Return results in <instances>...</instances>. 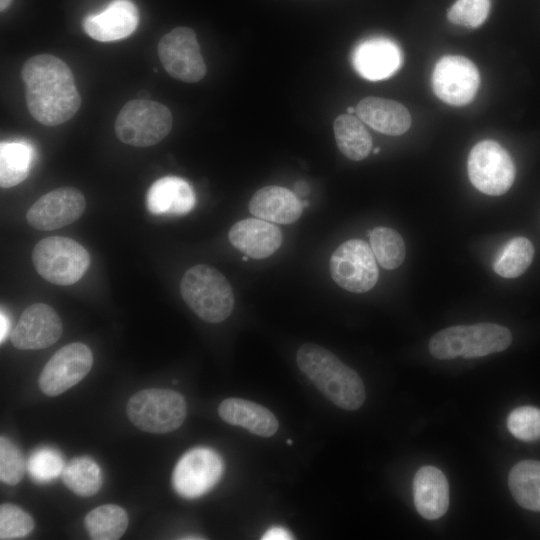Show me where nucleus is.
I'll return each mask as SVG.
<instances>
[{"mask_svg":"<svg viewBox=\"0 0 540 540\" xmlns=\"http://www.w3.org/2000/svg\"><path fill=\"white\" fill-rule=\"evenodd\" d=\"M173 118L169 108L150 99L128 101L115 121V133L124 144L149 147L159 143L170 132Z\"/></svg>","mask_w":540,"mask_h":540,"instance_id":"423d86ee","label":"nucleus"},{"mask_svg":"<svg viewBox=\"0 0 540 540\" xmlns=\"http://www.w3.org/2000/svg\"><path fill=\"white\" fill-rule=\"evenodd\" d=\"M296 362L314 386L339 408L352 411L363 405L366 393L361 377L328 349L305 343L297 351Z\"/></svg>","mask_w":540,"mask_h":540,"instance_id":"f03ea898","label":"nucleus"},{"mask_svg":"<svg viewBox=\"0 0 540 540\" xmlns=\"http://www.w3.org/2000/svg\"><path fill=\"white\" fill-rule=\"evenodd\" d=\"M26 88V104L31 116L46 126L70 120L81 105L71 69L60 58L39 54L29 58L21 69Z\"/></svg>","mask_w":540,"mask_h":540,"instance_id":"f257e3e1","label":"nucleus"},{"mask_svg":"<svg viewBox=\"0 0 540 540\" xmlns=\"http://www.w3.org/2000/svg\"><path fill=\"white\" fill-rule=\"evenodd\" d=\"M34 528L32 517L14 504L0 506V539H18L27 536Z\"/></svg>","mask_w":540,"mask_h":540,"instance_id":"2f4dec72","label":"nucleus"},{"mask_svg":"<svg viewBox=\"0 0 540 540\" xmlns=\"http://www.w3.org/2000/svg\"><path fill=\"white\" fill-rule=\"evenodd\" d=\"M33 148L25 142H1L0 185L10 188L23 182L29 173Z\"/></svg>","mask_w":540,"mask_h":540,"instance_id":"a878e982","label":"nucleus"},{"mask_svg":"<svg viewBox=\"0 0 540 540\" xmlns=\"http://www.w3.org/2000/svg\"><path fill=\"white\" fill-rule=\"evenodd\" d=\"M180 293L189 308L208 323L224 321L234 308L230 283L219 270L206 264L195 265L184 273Z\"/></svg>","mask_w":540,"mask_h":540,"instance_id":"20e7f679","label":"nucleus"},{"mask_svg":"<svg viewBox=\"0 0 540 540\" xmlns=\"http://www.w3.org/2000/svg\"><path fill=\"white\" fill-rule=\"evenodd\" d=\"M507 428L519 440H539L540 409L532 406L515 408L507 418Z\"/></svg>","mask_w":540,"mask_h":540,"instance_id":"7c9ffc66","label":"nucleus"},{"mask_svg":"<svg viewBox=\"0 0 540 540\" xmlns=\"http://www.w3.org/2000/svg\"><path fill=\"white\" fill-rule=\"evenodd\" d=\"M25 473L24 458L18 447L7 437L0 438V479L8 485L18 484Z\"/></svg>","mask_w":540,"mask_h":540,"instance_id":"f704fd0d","label":"nucleus"},{"mask_svg":"<svg viewBox=\"0 0 540 540\" xmlns=\"http://www.w3.org/2000/svg\"><path fill=\"white\" fill-rule=\"evenodd\" d=\"M64 484L75 494L93 496L101 487V471L98 465L88 457L72 459L62 471Z\"/></svg>","mask_w":540,"mask_h":540,"instance_id":"c85d7f7f","label":"nucleus"},{"mask_svg":"<svg viewBox=\"0 0 540 540\" xmlns=\"http://www.w3.org/2000/svg\"><path fill=\"white\" fill-rule=\"evenodd\" d=\"M85 528L94 540H117L127 529L126 511L114 504H105L91 510L84 519Z\"/></svg>","mask_w":540,"mask_h":540,"instance_id":"bb28decb","label":"nucleus"},{"mask_svg":"<svg viewBox=\"0 0 540 540\" xmlns=\"http://www.w3.org/2000/svg\"><path fill=\"white\" fill-rule=\"evenodd\" d=\"M230 243L246 256L263 259L276 252L283 240L281 230L260 218H247L232 225Z\"/></svg>","mask_w":540,"mask_h":540,"instance_id":"a211bd4d","label":"nucleus"},{"mask_svg":"<svg viewBox=\"0 0 540 540\" xmlns=\"http://www.w3.org/2000/svg\"><path fill=\"white\" fill-rule=\"evenodd\" d=\"M358 118L374 130L397 136L411 126V116L401 103L379 97H366L356 108Z\"/></svg>","mask_w":540,"mask_h":540,"instance_id":"4be33fe9","label":"nucleus"},{"mask_svg":"<svg viewBox=\"0 0 540 540\" xmlns=\"http://www.w3.org/2000/svg\"><path fill=\"white\" fill-rule=\"evenodd\" d=\"M417 512L427 520L443 516L449 506V485L444 473L431 465L418 469L413 480Z\"/></svg>","mask_w":540,"mask_h":540,"instance_id":"aec40b11","label":"nucleus"},{"mask_svg":"<svg viewBox=\"0 0 540 540\" xmlns=\"http://www.w3.org/2000/svg\"><path fill=\"white\" fill-rule=\"evenodd\" d=\"M249 211L257 218L277 224L297 221L303 211L302 201L291 190L281 186H266L254 193Z\"/></svg>","mask_w":540,"mask_h":540,"instance_id":"412c9836","label":"nucleus"},{"mask_svg":"<svg viewBox=\"0 0 540 540\" xmlns=\"http://www.w3.org/2000/svg\"><path fill=\"white\" fill-rule=\"evenodd\" d=\"M126 413L140 430L162 434L178 429L187 414L184 397L170 389L149 388L135 393L127 402Z\"/></svg>","mask_w":540,"mask_h":540,"instance_id":"0eeeda50","label":"nucleus"},{"mask_svg":"<svg viewBox=\"0 0 540 540\" xmlns=\"http://www.w3.org/2000/svg\"><path fill=\"white\" fill-rule=\"evenodd\" d=\"M37 273L48 282L68 286L78 282L90 265L88 251L77 241L62 236L40 240L32 252Z\"/></svg>","mask_w":540,"mask_h":540,"instance_id":"39448f33","label":"nucleus"},{"mask_svg":"<svg viewBox=\"0 0 540 540\" xmlns=\"http://www.w3.org/2000/svg\"><path fill=\"white\" fill-rule=\"evenodd\" d=\"M219 416L228 424L241 426L249 432L270 437L279 427L276 416L266 407L241 398H227L218 408Z\"/></svg>","mask_w":540,"mask_h":540,"instance_id":"5701e85b","label":"nucleus"},{"mask_svg":"<svg viewBox=\"0 0 540 540\" xmlns=\"http://www.w3.org/2000/svg\"><path fill=\"white\" fill-rule=\"evenodd\" d=\"M242 260H244V261L248 260V256H246V255L243 256V257H242Z\"/></svg>","mask_w":540,"mask_h":540,"instance_id":"79ce46f5","label":"nucleus"},{"mask_svg":"<svg viewBox=\"0 0 540 540\" xmlns=\"http://www.w3.org/2000/svg\"><path fill=\"white\" fill-rule=\"evenodd\" d=\"M329 266L332 279L353 293L369 291L379 276L374 253L361 239L342 243L331 255Z\"/></svg>","mask_w":540,"mask_h":540,"instance_id":"1a4fd4ad","label":"nucleus"},{"mask_svg":"<svg viewBox=\"0 0 540 540\" xmlns=\"http://www.w3.org/2000/svg\"><path fill=\"white\" fill-rule=\"evenodd\" d=\"M293 535L283 527H272L262 536V540H289Z\"/></svg>","mask_w":540,"mask_h":540,"instance_id":"c9c22d12","label":"nucleus"},{"mask_svg":"<svg viewBox=\"0 0 540 540\" xmlns=\"http://www.w3.org/2000/svg\"><path fill=\"white\" fill-rule=\"evenodd\" d=\"M223 468V460L216 451L206 447L191 449L174 468L173 487L185 498L200 497L219 481Z\"/></svg>","mask_w":540,"mask_h":540,"instance_id":"f8f14e48","label":"nucleus"},{"mask_svg":"<svg viewBox=\"0 0 540 540\" xmlns=\"http://www.w3.org/2000/svg\"><path fill=\"white\" fill-rule=\"evenodd\" d=\"M352 63L361 77L379 81L398 71L402 64V52L400 47L388 38H370L355 47Z\"/></svg>","mask_w":540,"mask_h":540,"instance_id":"dca6fc26","label":"nucleus"},{"mask_svg":"<svg viewBox=\"0 0 540 540\" xmlns=\"http://www.w3.org/2000/svg\"><path fill=\"white\" fill-rule=\"evenodd\" d=\"M12 0H0V9L1 11L5 10L11 3Z\"/></svg>","mask_w":540,"mask_h":540,"instance_id":"58836bf2","label":"nucleus"},{"mask_svg":"<svg viewBox=\"0 0 540 540\" xmlns=\"http://www.w3.org/2000/svg\"><path fill=\"white\" fill-rule=\"evenodd\" d=\"M157 52L164 69L175 79L196 83L206 74L196 34L189 27H176L165 34Z\"/></svg>","mask_w":540,"mask_h":540,"instance_id":"9d476101","label":"nucleus"},{"mask_svg":"<svg viewBox=\"0 0 540 540\" xmlns=\"http://www.w3.org/2000/svg\"><path fill=\"white\" fill-rule=\"evenodd\" d=\"M489 10L490 0H456L447 18L453 24L476 28L487 19Z\"/></svg>","mask_w":540,"mask_h":540,"instance_id":"473e14b6","label":"nucleus"},{"mask_svg":"<svg viewBox=\"0 0 540 540\" xmlns=\"http://www.w3.org/2000/svg\"><path fill=\"white\" fill-rule=\"evenodd\" d=\"M139 23V12L130 0H114L104 10L83 20L86 34L100 42L120 40L130 36Z\"/></svg>","mask_w":540,"mask_h":540,"instance_id":"f3484780","label":"nucleus"},{"mask_svg":"<svg viewBox=\"0 0 540 540\" xmlns=\"http://www.w3.org/2000/svg\"><path fill=\"white\" fill-rule=\"evenodd\" d=\"M27 469L36 481L48 482L62 474L63 459L56 450L41 448L31 455Z\"/></svg>","mask_w":540,"mask_h":540,"instance_id":"72a5a7b5","label":"nucleus"},{"mask_svg":"<svg viewBox=\"0 0 540 540\" xmlns=\"http://www.w3.org/2000/svg\"><path fill=\"white\" fill-rule=\"evenodd\" d=\"M334 135L340 152L347 158L360 161L372 149V138L362 121L352 114H343L334 121Z\"/></svg>","mask_w":540,"mask_h":540,"instance_id":"393cba45","label":"nucleus"},{"mask_svg":"<svg viewBox=\"0 0 540 540\" xmlns=\"http://www.w3.org/2000/svg\"><path fill=\"white\" fill-rule=\"evenodd\" d=\"M512 341L508 328L494 323L457 325L437 332L429 341L430 354L440 360L482 357L505 350Z\"/></svg>","mask_w":540,"mask_h":540,"instance_id":"7ed1b4c3","label":"nucleus"},{"mask_svg":"<svg viewBox=\"0 0 540 540\" xmlns=\"http://www.w3.org/2000/svg\"><path fill=\"white\" fill-rule=\"evenodd\" d=\"M287 444L291 445L292 441L290 439L287 440Z\"/></svg>","mask_w":540,"mask_h":540,"instance_id":"37998d69","label":"nucleus"},{"mask_svg":"<svg viewBox=\"0 0 540 540\" xmlns=\"http://www.w3.org/2000/svg\"><path fill=\"white\" fill-rule=\"evenodd\" d=\"M196 204L192 186L177 176L162 177L149 187L146 205L154 215L182 216L189 213Z\"/></svg>","mask_w":540,"mask_h":540,"instance_id":"6ab92c4d","label":"nucleus"},{"mask_svg":"<svg viewBox=\"0 0 540 540\" xmlns=\"http://www.w3.org/2000/svg\"><path fill=\"white\" fill-rule=\"evenodd\" d=\"M354 111H356V110L353 107H348V109H347L348 114H352V113H354Z\"/></svg>","mask_w":540,"mask_h":540,"instance_id":"ea45409f","label":"nucleus"},{"mask_svg":"<svg viewBox=\"0 0 540 540\" xmlns=\"http://www.w3.org/2000/svg\"><path fill=\"white\" fill-rule=\"evenodd\" d=\"M380 152V148L379 147H376L374 150H373V153L374 154H378Z\"/></svg>","mask_w":540,"mask_h":540,"instance_id":"a19ab883","label":"nucleus"},{"mask_svg":"<svg viewBox=\"0 0 540 540\" xmlns=\"http://www.w3.org/2000/svg\"><path fill=\"white\" fill-rule=\"evenodd\" d=\"M85 197L74 187H61L41 196L28 210V224L41 231L60 229L78 220L85 211Z\"/></svg>","mask_w":540,"mask_h":540,"instance_id":"4468645a","label":"nucleus"},{"mask_svg":"<svg viewBox=\"0 0 540 540\" xmlns=\"http://www.w3.org/2000/svg\"><path fill=\"white\" fill-rule=\"evenodd\" d=\"M62 331L57 312L45 303H34L21 314L11 333V341L21 350H39L56 343Z\"/></svg>","mask_w":540,"mask_h":540,"instance_id":"2eb2a0df","label":"nucleus"},{"mask_svg":"<svg viewBox=\"0 0 540 540\" xmlns=\"http://www.w3.org/2000/svg\"><path fill=\"white\" fill-rule=\"evenodd\" d=\"M508 484L521 507L540 512V461L523 460L515 464L510 470Z\"/></svg>","mask_w":540,"mask_h":540,"instance_id":"b1692460","label":"nucleus"},{"mask_svg":"<svg viewBox=\"0 0 540 540\" xmlns=\"http://www.w3.org/2000/svg\"><path fill=\"white\" fill-rule=\"evenodd\" d=\"M467 169L472 185L491 196L506 193L515 178L512 158L493 140L480 141L471 149Z\"/></svg>","mask_w":540,"mask_h":540,"instance_id":"6e6552de","label":"nucleus"},{"mask_svg":"<svg viewBox=\"0 0 540 540\" xmlns=\"http://www.w3.org/2000/svg\"><path fill=\"white\" fill-rule=\"evenodd\" d=\"M0 323H1V327H0V341L1 343H3L6 335H7V332L9 330V322H8V319L6 317V315L4 314L3 311H1V314H0Z\"/></svg>","mask_w":540,"mask_h":540,"instance_id":"e433bc0d","label":"nucleus"},{"mask_svg":"<svg viewBox=\"0 0 540 540\" xmlns=\"http://www.w3.org/2000/svg\"><path fill=\"white\" fill-rule=\"evenodd\" d=\"M534 256V247L525 237L509 240L497 255L494 271L504 278H516L530 266Z\"/></svg>","mask_w":540,"mask_h":540,"instance_id":"cd10ccee","label":"nucleus"},{"mask_svg":"<svg viewBox=\"0 0 540 540\" xmlns=\"http://www.w3.org/2000/svg\"><path fill=\"white\" fill-rule=\"evenodd\" d=\"M480 75L475 64L466 57L446 55L440 58L432 73L436 96L453 106H463L475 97Z\"/></svg>","mask_w":540,"mask_h":540,"instance_id":"9b49d317","label":"nucleus"},{"mask_svg":"<svg viewBox=\"0 0 540 540\" xmlns=\"http://www.w3.org/2000/svg\"><path fill=\"white\" fill-rule=\"evenodd\" d=\"M370 247L377 262L385 269L398 268L406 255L405 243L394 229L376 227L369 232Z\"/></svg>","mask_w":540,"mask_h":540,"instance_id":"c756f323","label":"nucleus"},{"mask_svg":"<svg viewBox=\"0 0 540 540\" xmlns=\"http://www.w3.org/2000/svg\"><path fill=\"white\" fill-rule=\"evenodd\" d=\"M93 354L80 342L60 348L45 364L39 376V387L48 396H57L79 383L91 370Z\"/></svg>","mask_w":540,"mask_h":540,"instance_id":"ddd939ff","label":"nucleus"},{"mask_svg":"<svg viewBox=\"0 0 540 540\" xmlns=\"http://www.w3.org/2000/svg\"><path fill=\"white\" fill-rule=\"evenodd\" d=\"M295 190L297 191L298 194L303 196L308 193V186L305 182H298L295 185Z\"/></svg>","mask_w":540,"mask_h":540,"instance_id":"4c0bfd02","label":"nucleus"}]
</instances>
